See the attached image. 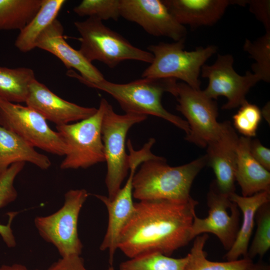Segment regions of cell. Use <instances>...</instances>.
Instances as JSON below:
<instances>
[{
	"label": "cell",
	"instance_id": "cell-31",
	"mask_svg": "<svg viewBox=\"0 0 270 270\" xmlns=\"http://www.w3.org/2000/svg\"><path fill=\"white\" fill-rule=\"evenodd\" d=\"M240 106L233 116L234 126L244 136L250 138L255 136L262 120V112L257 106L247 101Z\"/></svg>",
	"mask_w": 270,
	"mask_h": 270
},
{
	"label": "cell",
	"instance_id": "cell-11",
	"mask_svg": "<svg viewBox=\"0 0 270 270\" xmlns=\"http://www.w3.org/2000/svg\"><path fill=\"white\" fill-rule=\"evenodd\" d=\"M234 62L232 54H218L214 64H204L201 69L202 76L208 80L203 92L212 100L225 96L227 102L222 106L223 110L237 108L246 102V94L260 80L256 74L250 71H247L244 76L240 75L234 68Z\"/></svg>",
	"mask_w": 270,
	"mask_h": 270
},
{
	"label": "cell",
	"instance_id": "cell-34",
	"mask_svg": "<svg viewBox=\"0 0 270 270\" xmlns=\"http://www.w3.org/2000/svg\"><path fill=\"white\" fill-rule=\"evenodd\" d=\"M250 150L253 158L264 168L270 171V150L264 146L258 139H251Z\"/></svg>",
	"mask_w": 270,
	"mask_h": 270
},
{
	"label": "cell",
	"instance_id": "cell-32",
	"mask_svg": "<svg viewBox=\"0 0 270 270\" xmlns=\"http://www.w3.org/2000/svg\"><path fill=\"white\" fill-rule=\"evenodd\" d=\"M246 4L249 5L250 11L263 24L266 32H270V0H246Z\"/></svg>",
	"mask_w": 270,
	"mask_h": 270
},
{
	"label": "cell",
	"instance_id": "cell-4",
	"mask_svg": "<svg viewBox=\"0 0 270 270\" xmlns=\"http://www.w3.org/2000/svg\"><path fill=\"white\" fill-rule=\"evenodd\" d=\"M74 24L80 34L78 50L90 62L98 60L113 68L125 60L149 64L153 61L150 52L134 46L96 18L88 17Z\"/></svg>",
	"mask_w": 270,
	"mask_h": 270
},
{
	"label": "cell",
	"instance_id": "cell-7",
	"mask_svg": "<svg viewBox=\"0 0 270 270\" xmlns=\"http://www.w3.org/2000/svg\"><path fill=\"white\" fill-rule=\"evenodd\" d=\"M146 118L141 114H118L108 102H106L101 132L107 166L105 182L110 200L121 188L130 170L128 154L126 151L127 134L134 124Z\"/></svg>",
	"mask_w": 270,
	"mask_h": 270
},
{
	"label": "cell",
	"instance_id": "cell-30",
	"mask_svg": "<svg viewBox=\"0 0 270 270\" xmlns=\"http://www.w3.org/2000/svg\"><path fill=\"white\" fill-rule=\"evenodd\" d=\"M81 16L95 17L101 20L120 17V0H84L74 9Z\"/></svg>",
	"mask_w": 270,
	"mask_h": 270
},
{
	"label": "cell",
	"instance_id": "cell-13",
	"mask_svg": "<svg viewBox=\"0 0 270 270\" xmlns=\"http://www.w3.org/2000/svg\"><path fill=\"white\" fill-rule=\"evenodd\" d=\"M130 174L123 188L119 190L114 198L100 194L94 196L106 206L108 211V220L106 233L100 246L101 250H108L109 262L112 264L116 250L118 249L120 233L132 217L134 210L132 200V178L138 166L146 158L142 153L136 150L129 152Z\"/></svg>",
	"mask_w": 270,
	"mask_h": 270
},
{
	"label": "cell",
	"instance_id": "cell-14",
	"mask_svg": "<svg viewBox=\"0 0 270 270\" xmlns=\"http://www.w3.org/2000/svg\"><path fill=\"white\" fill-rule=\"evenodd\" d=\"M120 16L154 36H166L176 42L185 39L186 35V27L176 20L162 0H120Z\"/></svg>",
	"mask_w": 270,
	"mask_h": 270
},
{
	"label": "cell",
	"instance_id": "cell-19",
	"mask_svg": "<svg viewBox=\"0 0 270 270\" xmlns=\"http://www.w3.org/2000/svg\"><path fill=\"white\" fill-rule=\"evenodd\" d=\"M250 140L251 138L241 136L238 138L237 145L235 178L244 196L270 191V171L252 156L250 150Z\"/></svg>",
	"mask_w": 270,
	"mask_h": 270
},
{
	"label": "cell",
	"instance_id": "cell-38",
	"mask_svg": "<svg viewBox=\"0 0 270 270\" xmlns=\"http://www.w3.org/2000/svg\"><path fill=\"white\" fill-rule=\"evenodd\" d=\"M114 270V268L112 266H110V268H108L107 270Z\"/></svg>",
	"mask_w": 270,
	"mask_h": 270
},
{
	"label": "cell",
	"instance_id": "cell-16",
	"mask_svg": "<svg viewBox=\"0 0 270 270\" xmlns=\"http://www.w3.org/2000/svg\"><path fill=\"white\" fill-rule=\"evenodd\" d=\"M26 104L56 126L83 120L97 110L95 108L82 106L62 99L36 78L30 86Z\"/></svg>",
	"mask_w": 270,
	"mask_h": 270
},
{
	"label": "cell",
	"instance_id": "cell-24",
	"mask_svg": "<svg viewBox=\"0 0 270 270\" xmlns=\"http://www.w3.org/2000/svg\"><path fill=\"white\" fill-rule=\"evenodd\" d=\"M43 0H0V30H20L40 10Z\"/></svg>",
	"mask_w": 270,
	"mask_h": 270
},
{
	"label": "cell",
	"instance_id": "cell-18",
	"mask_svg": "<svg viewBox=\"0 0 270 270\" xmlns=\"http://www.w3.org/2000/svg\"><path fill=\"white\" fill-rule=\"evenodd\" d=\"M163 2L176 20L192 28L210 26L218 22L229 5V0H164Z\"/></svg>",
	"mask_w": 270,
	"mask_h": 270
},
{
	"label": "cell",
	"instance_id": "cell-1",
	"mask_svg": "<svg viewBox=\"0 0 270 270\" xmlns=\"http://www.w3.org/2000/svg\"><path fill=\"white\" fill-rule=\"evenodd\" d=\"M198 202L164 200L134 202V213L122 230L120 249L130 258L154 252L170 256L193 239L191 229Z\"/></svg>",
	"mask_w": 270,
	"mask_h": 270
},
{
	"label": "cell",
	"instance_id": "cell-25",
	"mask_svg": "<svg viewBox=\"0 0 270 270\" xmlns=\"http://www.w3.org/2000/svg\"><path fill=\"white\" fill-rule=\"evenodd\" d=\"M208 238L206 234L195 238L190 252L187 254L188 260L185 270H246L253 263L248 258L223 262L208 260L204 250Z\"/></svg>",
	"mask_w": 270,
	"mask_h": 270
},
{
	"label": "cell",
	"instance_id": "cell-29",
	"mask_svg": "<svg viewBox=\"0 0 270 270\" xmlns=\"http://www.w3.org/2000/svg\"><path fill=\"white\" fill-rule=\"evenodd\" d=\"M256 219V230L247 254V258L251 260L256 256L262 258L270 248V202L264 204L258 209Z\"/></svg>",
	"mask_w": 270,
	"mask_h": 270
},
{
	"label": "cell",
	"instance_id": "cell-2",
	"mask_svg": "<svg viewBox=\"0 0 270 270\" xmlns=\"http://www.w3.org/2000/svg\"><path fill=\"white\" fill-rule=\"evenodd\" d=\"M66 74L88 87L110 95L126 113L156 116L183 130L186 136L190 132L186 120L171 114L162 104V97L165 92L176 97L177 82L174 78H142L127 84H116L105 78L98 82H90L83 79L79 74L72 70H68Z\"/></svg>",
	"mask_w": 270,
	"mask_h": 270
},
{
	"label": "cell",
	"instance_id": "cell-20",
	"mask_svg": "<svg viewBox=\"0 0 270 270\" xmlns=\"http://www.w3.org/2000/svg\"><path fill=\"white\" fill-rule=\"evenodd\" d=\"M229 198L237 205L242 215V222L235 240L225 256L227 260H234L242 256L247 258L257 210L262 206L270 202V191L260 192L248 196L234 192Z\"/></svg>",
	"mask_w": 270,
	"mask_h": 270
},
{
	"label": "cell",
	"instance_id": "cell-3",
	"mask_svg": "<svg viewBox=\"0 0 270 270\" xmlns=\"http://www.w3.org/2000/svg\"><path fill=\"white\" fill-rule=\"evenodd\" d=\"M206 164V155L177 166H170L161 156L146 160L133 176L132 196L139 201H188L192 182Z\"/></svg>",
	"mask_w": 270,
	"mask_h": 270
},
{
	"label": "cell",
	"instance_id": "cell-33",
	"mask_svg": "<svg viewBox=\"0 0 270 270\" xmlns=\"http://www.w3.org/2000/svg\"><path fill=\"white\" fill-rule=\"evenodd\" d=\"M47 270H88L84 266L80 255H71L62 257Z\"/></svg>",
	"mask_w": 270,
	"mask_h": 270
},
{
	"label": "cell",
	"instance_id": "cell-5",
	"mask_svg": "<svg viewBox=\"0 0 270 270\" xmlns=\"http://www.w3.org/2000/svg\"><path fill=\"white\" fill-rule=\"evenodd\" d=\"M185 39L172 43L161 42L148 47L154 56L150 66L142 72V78L180 79L194 89H200L199 76L206 62L215 54L216 46L184 50Z\"/></svg>",
	"mask_w": 270,
	"mask_h": 270
},
{
	"label": "cell",
	"instance_id": "cell-12",
	"mask_svg": "<svg viewBox=\"0 0 270 270\" xmlns=\"http://www.w3.org/2000/svg\"><path fill=\"white\" fill-rule=\"evenodd\" d=\"M208 214L202 218L194 215L192 226L194 239L202 234L211 233L216 236L224 248L228 250L232 246L240 228V212L229 196L221 193L213 182L207 195Z\"/></svg>",
	"mask_w": 270,
	"mask_h": 270
},
{
	"label": "cell",
	"instance_id": "cell-23",
	"mask_svg": "<svg viewBox=\"0 0 270 270\" xmlns=\"http://www.w3.org/2000/svg\"><path fill=\"white\" fill-rule=\"evenodd\" d=\"M34 79V71L30 68L0 66V97L14 103L26 102Z\"/></svg>",
	"mask_w": 270,
	"mask_h": 270
},
{
	"label": "cell",
	"instance_id": "cell-10",
	"mask_svg": "<svg viewBox=\"0 0 270 270\" xmlns=\"http://www.w3.org/2000/svg\"><path fill=\"white\" fill-rule=\"evenodd\" d=\"M176 98L178 102L176 108L186 118L190 128L185 139L198 146H207L217 137L220 128L216 102L202 90L184 82L177 83Z\"/></svg>",
	"mask_w": 270,
	"mask_h": 270
},
{
	"label": "cell",
	"instance_id": "cell-22",
	"mask_svg": "<svg viewBox=\"0 0 270 270\" xmlns=\"http://www.w3.org/2000/svg\"><path fill=\"white\" fill-rule=\"evenodd\" d=\"M64 0H43L33 18L20 30L14 42L20 52H26L36 48V42L42 32L56 18Z\"/></svg>",
	"mask_w": 270,
	"mask_h": 270
},
{
	"label": "cell",
	"instance_id": "cell-35",
	"mask_svg": "<svg viewBox=\"0 0 270 270\" xmlns=\"http://www.w3.org/2000/svg\"><path fill=\"white\" fill-rule=\"evenodd\" d=\"M0 270H30L26 266L18 264L12 265L4 264L0 267Z\"/></svg>",
	"mask_w": 270,
	"mask_h": 270
},
{
	"label": "cell",
	"instance_id": "cell-37",
	"mask_svg": "<svg viewBox=\"0 0 270 270\" xmlns=\"http://www.w3.org/2000/svg\"><path fill=\"white\" fill-rule=\"evenodd\" d=\"M268 112H270V105L269 103H268L264 108L262 112V114L264 115V117L266 118V120L268 122V120L269 118L268 117Z\"/></svg>",
	"mask_w": 270,
	"mask_h": 270
},
{
	"label": "cell",
	"instance_id": "cell-26",
	"mask_svg": "<svg viewBox=\"0 0 270 270\" xmlns=\"http://www.w3.org/2000/svg\"><path fill=\"white\" fill-rule=\"evenodd\" d=\"M24 162L12 164L6 170L0 173V208L6 206L16 198L18 192L14 184L16 176L23 170ZM16 212L10 214L8 224H0V235L8 248H14L16 241L11 228L12 221Z\"/></svg>",
	"mask_w": 270,
	"mask_h": 270
},
{
	"label": "cell",
	"instance_id": "cell-27",
	"mask_svg": "<svg viewBox=\"0 0 270 270\" xmlns=\"http://www.w3.org/2000/svg\"><path fill=\"white\" fill-rule=\"evenodd\" d=\"M188 260V255L177 258L154 252L123 262L118 270H185Z\"/></svg>",
	"mask_w": 270,
	"mask_h": 270
},
{
	"label": "cell",
	"instance_id": "cell-9",
	"mask_svg": "<svg viewBox=\"0 0 270 270\" xmlns=\"http://www.w3.org/2000/svg\"><path fill=\"white\" fill-rule=\"evenodd\" d=\"M0 126L16 134L33 147L64 156L66 146L56 131L32 108L0 97Z\"/></svg>",
	"mask_w": 270,
	"mask_h": 270
},
{
	"label": "cell",
	"instance_id": "cell-15",
	"mask_svg": "<svg viewBox=\"0 0 270 270\" xmlns=\"http://www.w3.org/2000/svg\"><path fill=\"white\" fill-rule=\"evenodd\" d=\"M238 137L229 121L220 122L217 137L207 146L208 164L214 172L218 190L229 196L235 192V173Z\"/></svg>",
	"mask_w": 270,
	"mask_h": 270
},
{
	"label": "cell",
	"instance_id": "cell-28",
	"mask_svg": "<svg viewBox=\"0 0 270 270\" xmlns=\"http://www.w3.org/2000/svg\"><path fill=\"white\" fill-rule=\"evenodd\" d=\"M244 50L247 52L256 62L252 66V71L260 80L270 82V32L254 41L246 39Z\"/></svg>",
	"mask_w": 270,
	"mask_h": 270
},
{
	"label": "cell",
	"instance_id": "cell-8",
	"mask_svg": "<svg viewBox=\"0 0 270 270\" xmlns=\"http://www.w3.org/2000/svg\"><path fill=\"white\" fill-rule=\"evenodd\" d=\"M88 196L84 189L70 190L62 206L54 214L37 216L34 224L42 238L52 244L62 257L80 255L83 248L78 223L80 210Z\"/></svg>",
	"mask_w": 270,
	"mask_h": 270
},
{
	"label": "cell",
	"instance_id": "cell-36",
	"mask_svg": "<svg viewBox=\"0 0 270 270\" xmlns=\"http://www.w3.org/2000/svg\"><path fill=\"white\" fill-rule=\"evenodd\" d=\"M246 270H270V266L263 262L252 263Z\"/></svg>",
	"mask_w": 270,
	"mask_h": 270
},
{
	"label": "cell",
	"instance_id": "cell-6",
	"mask_svg": "<svg viewBox=\"0 0 270 270\" xmlns=\"http://www.w3.org/2000/svg\"><path fill=\"white\" fill-rule=\"evenodd\" d=\"M106 100L102 98L99 108L92 116L83 120L56 126L66 146L62 170L86 168L105 162L102 138V123Z\"/></svg>",
	"mask_w": 270,
	"mask_h": 270
},
{
	"label": "cell",
	"instance_id": "cell-21",
	"mask_svg": "<svg viewBox=\"0 0 270 270\" xmlns=\"http://www.w3.org/2000/svg\"><path fill=\"white\" fill-rule=\"evenodd\" d=\"M31 163L40 168H49V158L14 132L0 126V173L17 162Z\"/></svg>",
	"mask_w": 270,
	"mask_h": 270
},
{
	"label": "cell",
	"instance_id": "cell-17",
	"mask_svg": "<svg viewBox=\"0 0 270 270\" xmlns=\"http://www.w3.org/2000/svg\"><path fill=\"white\" fill-rule=\"evenodd\" d=\"M36 48L46 50L58 58L68 68H74L82 78L90 82H98L104 79L103 74L91 62H88L78 50L73 48L65 40L64 28L56 19L40 34Z\"/></svg>",
	"mask_w": 270,
	"mask_h": 270
}]
</instances>
